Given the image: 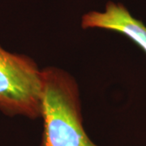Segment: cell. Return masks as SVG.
I'll list each match as a JSON object with an SVG mask.
<instances>
[{"label":"cell","instance_id":"cell-3","mask_svg":"<svg viewBox=\"0 0 146 146\" xmlns=\"http://www.w3.org/2000/svg\"><path fill=\"white\" fill-rule=\"evenodd\" d=\"M81 27L102 29L123 34L141 47L146 53V26L131 16L124 5L109 1L104 11H90L81 18Z\"/></svg>","mask_w":146,"mask_h":146},{"label":"cell","instance_id":"cell-2","mask_svg":"<svg viewBox=\"0 0 146 146\" xmlns=\"http://www.w3.org/2000/svg\"><path fill=\"white\" fill-rule=\"evenodd\" d=\"M42 70L31 58L0 46V111L8 116L42 117Z\"/></svg>","mask_w":146,"mask_h":146},{"label":"cell","instance_id":"cell-1","mask_svg":"<svg viewBox=\"0 0 146 146\" xmlns=\"http://www.w3.org/2000/svg\"><path fill=\"white\" fill-rule=\"evenodd\" d=\"M41 146H98L83 127L78 84L67 72L54 67L42 69Z\"/></svg>","mask_w":146,"mask_h":146}]
</instances>
